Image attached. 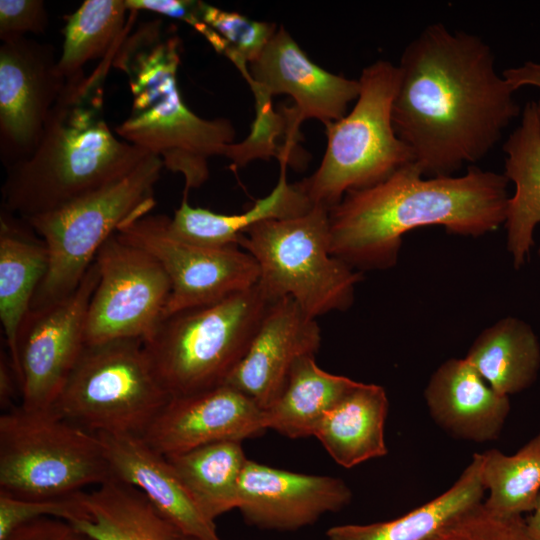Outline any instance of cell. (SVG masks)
Listing matches in <instances>:
<instances>
[{
	"label": "cell",
	"mask_w": 540,
	"mask_h": 540,
	"mask_svg": "<svg viewBox=\"0 0 540 540\" xmlns=\"http://www.w3.org/2000/svg\"><path fill=\"white\" fill-rule=\"evenodd\" d=\"M360 93L349 114L327 123V146L317 170L299 181L314 205L330 209L344 195L390 176L413 156L397 136L392 108L399 68L377 60L358 79Z\"/></svg>",
	"instance_id": "cell-7"
},
{
	"label": "cell",
	"mask_w": 540,
	"mask_h": 540,
	"mask_svg": "<svg viewBox=\"0 0 540 540\" xmlns=\"http://www.w3.org/2000/svg\"><path fill=\"white\" fill-rule=\"evenodd\" d=\"M200 16L226 42L225 56L244 78H249L248 66L258 58L277 31L274 23L257 21L234 11H225L199 1Z\"/></svg>",
	"instance_id": "cell-32"
},
{
	"label": "cell",
	"mask_w": 540,
	"mask_h": 540,
	"mask_svg": "<svg viewBox=\"0 0 540 540\" xmlns=\"http://www.w3.org/2000/svg\"><path fill=\"white\" fill-rule=\"evenodd\" d=\"M94 263L99 279L87 309L85 343L148 339L163 319L171 293L160 262L114 233Z\"/></svg>",
	"instance_id": "cell-11"
},
{
	"label": "cell",
	"mask_w": 540,
	"mask_h": 540,
	"mask_svg": "<svg viewBox=\"0 0 540 540\" xmlns=\"http://www.w3.org/2000/svg\"><path fill=\"white\" fill-rule=\"evenodd\" d=\"M269 304L256 284L164 317L143 345L169 396L224 384L244 356Z\"/></svg>",
	"instance_id": "cell-5"
},
{
	"label": "cell",
	"mask_w": 540,
	"mask_h": 540,
	"mask_svg": "<svg viewBox=\"0 0 540 540\" xmlns=\"http://www.w3.org/2000/svg\"><path fill=\"white\" fill-rule=\"evenodd\" d=\"M6 540H95L70 521L41 517L14 530Z\"/></svg>",
	"instance_id": "cell-38"
},
{
	"label": "cell",
	"mask_w": 540,
	"mask_h": 540,
	"mask_svg": "<svg viewBox=\"0 0 540 540\" xmlns=\"http://www.w3.org/2000/svg\"><path fill=\"white\" fill-rule=\"evenodd\" d=\"M431 418L453 437L496 440L510 412L508 396L496 392L465 358H450L431 375L424 390Z\"/></svg>",
	"instance_id": "cell-20"
},
{
	"label": "cell",
	"mask_w": 540,
	"mask_h": 540,
	"mask_svg": "<svg viewBox=\"0 0 540 540\" xmlns=\"http://www.w3.org/2000/svg\"><path fill=\"white\" fill-rule=\"evenodd\" d=\"M359 382L321 369L315 355L293 364L283 390L264 411L266 429L292 439L314 436L321 422Z\"/></svg>",
	"instance_id": "cell-27"
},
{
	"label": "cell",
	"mask_w": 540,
	"mask_h": 540,
	"mask_svg": "<svg viewBox=\"0 0 540 540\" xmlns=\"http://www.w3.org/2000/svg\"><path fill=\"white\" fill-rule=\"evenodd\" d=\"M529 534L535 540H540V495L535 509L531 512L528 519L525 520Z\"/></svg>",
	"instance_id": "cell-41"
},
{
	"label": "cell",
	"mask_w": 540,
	"mask_h": 540,
	"mask_svg": "<svg viewBox=\"0 0 540 540\" xmlns=\"http://www.w3.org/2000/svg\"><path fill=\"white\" fill-rule=\"evenodd\" d=\"M120 42L90 74L67 79L32 155L7 168L2 210L22 219L52 211L120 179L150 154L105 120L104 85Z\"/></svg>",
	"instance_id": "cell-3"
},
{
	"label": "cell",
	"mask_w": 540,
	"mask_h": 540,
	"mask_svg": "<svg viewBox=\"0 0 540 540\" xmlns=\"http://www.w3.org/2000/svg\"><path fill=\"white\" fill-rule=\"evenodd\" d=\"M248 71L247 82L254 96L271 99L287 94L293 98V109L283 110L296 130L306 119H317L324 125L341 119L360 93L358 80L315 64L282 26Z\"/></svg>",
	"instance_id": "cell-15"
},
{
	"label": "cell",
	"mask_w": 540,
	"mask_h": 540,
	"mask_svg": "<svg viewBox=\"0 0 540 540\" xmlns=\"http://www.w3.org/2000/svg\"><path fill=\"white\" fill-rule=\"evenodd\" d=\"M423 175L414 161L369 187L347 192L329 209L330 252L354 269H388L407 232L441 225L479 237L504 224L508 179L468 166L461 176Z\"/></svg>",
	"instance_id": "cell-2"
},
{
	"label": "cell",
	"mask_w": 540,
	"mask_h": 540,
	"mask_svg": "<svg viewBox=\"0 0 540 540\" xmlns=\"http://www.w3.org/2000/svg\"><path fill=\"white\" fill-rule=\"evenodd\" d=\"M502 75L514 91L524 86L540 88V62L526 61L520 66L505 69Z\"/></svg>",
	"instance_id": "cell-40"
},
{
	"label": "cell",
	"mask_w": 540,
	"mask_h": 540,
	"mask_svg": "<svg viewBox=\"0 0 540 540\" xmlns=\"http://www.w3.org/2000/svg\"><path fill=\"white\" fill-rule=\"evenodd\" d=\"M182 540H193V539L187 538V537H184V536H183V537H182Z\"/></svg>",
	"instance_id": "cell-43"
},
{
	"label": "cell",
	"mask_w": 540,
	"mask_h": 540,
	"mask_svg": "<svg viewBox=\"0 0 540 540\" xmlns=\"http://www.w3.org/2000/svg\"><path fill=\"white\" fill-rule=\"evenodd\" d=\"M170 28L161 19L143 22L120 42L112 67L126 76L132 105L115 133L181 174L188 196L208 180L209 159L234 143L235 129L226 118L198 116L183 101L177 83L181 39Z\"/></svg>",
	"instance_id": "cell-4"
},
{
	"label": "cell",
	"mask_w": 540,
	"mask_h": 540,
	"mask_svg": "<svg viewBox=\"0 0 540 540\" xmlns=\"http://www.w3.org/2000/svg\"><path fill=\"white\" fill-rule=\"evenodd\" d=\"M481 457L484 506L502 517L531 513L540 495V431L513 455L491 449Z\"/></svg>",
	"instance_id": "cell-31"
},
{
	"label": "cell",
	"mask_w": 540,
	"mask_h": 540,
	"mask_svg": "<svg viewBox=\"0 0 540 540\" xmlns=\"http://www.w3.org/2000/svg\"><path fill=\"white\" fill-rule=\"evenodd\" d=\"M320 344L321 330L316 318L292 297L272 301L244 356L224 384L265 411L280 395L295 361L315 355Z\"/></svg>",
	"instance_id": "cell-18"
},
{
	"label": "cell",
	"mask_w": 540,
	"mask_h": 540,
	"mask_svg": "<svg viewBox=\"0 0 540 540\" xmlns=\"http://www.w3.org/2000/svg\"><path fill=\"white\" fill-rule=\"evenodd\" d=\"M398 68L393 126L426 177L452 176L484 158L520 113L477 35L430 24L405 47Z\"/></svg>",
	"instance_id": "cell-1"
},
{
	"label": "cell",
	"mask_w": 540,
	"mask_h": 540,
	"mask_svg": "<svg viewBox=\"0 0 540 540\" xmlns=\"http://www.w3.org/2000/svg\"><path fill=\"white\" fill-rule=\"evenodd\" d=\"M168 218L148 213L116 231L152 254L168 275L171 293L164 317L219 301L257 284L259 267L250 253L239 246L213 248L178 240L167 230Z\"/></svg>",
	"instance_id": "cell-12"
},
{
	"label": "cell",
	"mask_w": 540,
	"mask_h": 540,
	"mask_svg": "<svg viewBox=\"0 0 540 540\" xmlns=\"http://www.w3.org/2000/svg\"><path fill=\"white\" fill-rule=\"evenodd\" d=\"M125 3L129 11H149L185 22L199 32L216 52L225 55L226 42L215 30L203 22L199 13V1L125 0Z\"/></svg>",
	"instance_id": "cell-36"
},
{
	"label": "cell",
	"mask_w": 540,
	"mask_h": 540,
	"mask_svg": "<svg viewBox=\"0 0 540 540\" xmlns=\"http://www.w3.org/2000/svg\"><path fill=\"white\" fill-rule=\"evenodd\" d=\"M503 151V174L515 185L504 222L507 249L519 269L529 259L534 229L540 223V121L535 101L525 104L520 125L507 138Z\"/></svg>",
	"instance_id": "cell-23"
},
{
	"label": "cell",
	"mask_w": 540,
	"mask_h": 540,
	"mask_svg": "<svg viewBox=\"0 0 540 540\" xmlns=\"http://www.w3.org/2000/svg\"><path fill=\"white\" fill-rule=\"evenodd\" d=\"M256 116L248 137L239 143H232L225 149L224 155L238 168L257 158L278 157L280 163L291 162V153L277 145L276 139L284 132L288 136V124L285 114H278L271 99L255 96ZM289 138V136H288Z\"/></svg>",
	"instance_id": "cell-33"
},
{
	"label": "cell",
	"mask_w": 540,
	"mask_h": 540,
	"mask_svg": "<svg viewBox=\"0 0 540 540\" xmlns=\"http://www.w3.org/2000/svg\"><path fill=\"white\" fill-rule=\"evenodd\" d=\"M96 435L113 477L143 492L182 536L193 540H221L214 521L202 513L164 455L142 437Z\"/></svg>",
	"instance_id": "cell-19"
},
{
	"label": "cell",
	"mask_w": 540,
	"mask_h": 540,
	"mask_svg": "<svg viewBox=\"0 0 540 540\" xmlns=\"http://www.w3.org/2000/svg\"><path fill=\"white\" fill-rule=\"evenodd\" d=\"M277 185L265 197L258 199L241 214H222L192 207L186 196L172 218L167 230L171 236L186 243L221 248L238 246L241 236L252 227L267 220L289 219L307 213L314 204L300 183H289L287 164L280 163Z\"/></svg>",
	"instance_id": "cell-22"
},
{
	"label": "cell",
	"mask_w": 540,
	"mask_h": 540,
	"mask_svg": "<svg viewBox=\"0 0 540 540\" xmlns=\"http://www.w3.org/2000/svg\"><path fill=\"white\" fill-rule=\"evenodd\" d=\"M20 397V386L12 367L9 355L3 354L0 357V406L4 412L14 408V400Z\"/></svg>",
	"instance_id": "cell-39"
},
{
	"label": "cell",
	"mask_w": 540,
	"mask_h": 540,
	"mask_svg": "<svg viewBox=\"0 0 540 540\" xmlns=\"http://www.w3.org/2000/svg\"><path fill=\"white\" fill-rule=\"evenodd\" d=\"M138 12L125 0H86L67 18L58 66L66 79L91 60L105 58L132 30Z\"/></svg>",
	"instance_id": "cell-30"
},
{
	"label": "cell",
	"mask_w": 540,
	"mask_h": 540,
	"mask_svg": "<svg viewBox=\"0 0 540 540\" xmlns=\"http://www.w3.org/2000/svg\"><path fill=\"white\" fill-rule=\"evenodd\" d=\"M171 397L143 341L86 344L51 409L94 434L142 437Z\"/></svg>",
	"instance_id": "cell-10"
},
{
	"label": "cell",
	"mask_w": 540,
	"mask_h": 540,
	"mask_svg": "<svg viewBox=\"0 0 540 540\" xmlns=\"http://www.w3.org/2000/svg\"><path fill=\"white\" fill-rule=\"evenodd\" d=\"M352 492L341 479L273 468L247 460L239 482L237 509L262 529L295 530L327 512L346 507Z\"/></svg>",
	"instance_id": "cell-17"
},
{
	"label": "cell",
	"mask_w": 540,
	"mask_h": 540,
	"mask_svg": "<svg viewBox=\"0 0 540 540\" xmlns=\"http://www.w3.org/2000/svg\"><path fill=\"white\" fill-rule=\"evenodd\" d=\"M385 389L359 382L321 422L315 437L340 466L351 468L387 454Z\"/></svg>",
	"instance_id": "cell-25"
},
{
	"label": "cell",
	"mask_w": 540,
	"mask_h": 540,
	"mask_svg": "<svg viewBox=\"0 0 540 540\" xmlns=\"http://www.w3.org/2000/svg\"><path fill=\"white\" fill-rule=\"evenodd\" d=\"M202 513L211 521L237 508L247 458L239 441H222L165 456Z\"/></svg>",
	"instance_id": "cell-29"
},
{
	"label": "cell",
	"mask_w": 540,
	"mask_h": 540,
	"mask_svg": "<svg viewBox=\"0 0 540 540\" xmlns=\"http://www.w3.org/2000/svg\"><path fill=\"white\" fill-rule=\"evenodd\" d=\"M48 14L42 0H0L1 41L25 36L27 33H44Z\"/></svg>",
	"instance_id": "cell-37"
},
{
	"label": "cell",
	"mask_w": 540,
	"mask_h": 540,
	"mask_svg": "<svg viewBox=\"0 0 540 540\" xmlns=\"http://www.w3.org/2000/svg\"><path fill=\"white\" fill-rule=\"evenodd\" d=\"M48 269L49 253L42 238L24 219L1 210L0 321L17 380L19 330Z\"/></svg>",
	"instance_id": "cell-21"
},
{
	"label": "cell",
	"mask_w": 540,
	"mask_h": 540,
	"mask_svg": "<svg viewBox=\"0 0 540 540\" xmlns=\"http://www.w3.org/2000/svg\"><path fill=\"white\" fill-rule=\"evenodd\" d=\"M163 168L161 158L150 153L120 179L57 209L24 219L49 253V269L31 308L72 294L108 238L126 222L150 213Z\"/></svg>",
	"instance_id": "cell-6"
},
{
	"label": "cell",
	"mask_w": 540,
	"mask_h": 540,
	"mask_svg": "<svg viewBox=\"0 0 540 540\" xmlns=\"http://www.w3.org/2000/svg\"><path fill=\"white\" fill-rule=\"evenodd\" d=\"M465 359L496 392L509 397L536 381L540 342L528 323L509 316L483 330Z\"/></svg>",
	"instance_id": "cell-28"
},
{
	"label": "cell",
	"mask_w": 540,
	"mask_h": 540,
	"mask_svg": "<svg viewBox=\"0 0 540 540\" xmlns=\"http://www.w3.org/2000/svg\"><path fill=\"white\" fill-rule=\"evenodd\" d=\"M266 430L265 414L237 389L222 384L171 397L142 438L164 456L200 446L239 441Z\"/></svg>",
	"instance_id": "cell-16"
},
{
	"label": "cell",
	"mask_w": 540,
	"mask_h": 540,
	"mask_svg": "<svg viewBox=\"0 0 540 540\" xmlns=\"http://www.w3.org/2000/svg\"><path fill=\"white\" fill-rule=\"evenodd\" d=\"M78 498L86 517L70 522L95 540H182L143 492L117 478Z\"/></svg>",
	"instance_id": "cell-24"
},
{
	"label": "cell",
	"mask_w": 540,
	"mask_h": 540,
	"mask_svg": "<svg viewBox=\"0 0 540 540\" xmlns=\"http://www.w3.org/2000/svg\"><path fill=\"white\" fill-rule=\"evenodd\" d=\"M112 478L97 435L53 409L17 405L0 416V491L56 499Z\"/></svg>",
	"instance_id": "cell-8"
},
{
	"label": "cell",
	"mask_w": 540,
	"mask_h": 540,
	"mask_svg": "<svg viewBox=\"0 0 540 540\" xmlns=\"http://www.w3.org/2000/svg\"><path fill=\"white\" fill-rule=\"evenodd\" d=\"M41 517H57L74 521L86 517L78 493L56 499H26L0 491V540L21 525Z\"/></svg>",
	"instance_id": "cell-35"
},
{
	"label": "cell",
	"mask_w": 540,
	"mask_h": 540,
	"mask_svg": "<svg viewBox=\"0 0 540 540\" xmlns=\"http://www.w3.org/2000/svg\"><path fill=\"white\" fill-rule=\"evenodd\" d=\"M67 79L49 43L26 36L0 46V156L6 169L29 158Z\"/></svg>",
	"instance_id": "cell-14"
},
{
	"label": "cell",
	"mask_w": 540,
	"mask_h": 540,
	"mask_svg": "<svg viewBox=\"0 0 540 540\" xmlns=\"http://www.w3.org/2000/svg\"><path fill=\"white\" fill-rule=\"evenodd\" d=\"M429 540H535L522 517H502L480 504Z\"/></svg>",
	"instance_id": "cell-34"
},
{
	"label": "cell",
	"mask_w": 540,
	"mask_h": 540,
	"mask_svg": "<svg viewBox=\"0 0 540 540\" xmlns=\"http://www.w3.org/2000/svg\"><path fill=\"white\" fill-rule=\"evenodd\" d=\"M98 279L93 262L72 294L26 315L17 343L22 407L53 406L86 345L87 309Z\"/></svg>",
	"instance_id": "cell-13"
},
{
	"label": "cell",
	"mask_w": 540,
	"mask_h": 540,
	"mask_svg": "<svg viewBox=\"0 0 540 540\" xmlns=\"http://www.w3.org/2000/svg\"><path fill=\"white\" fill-rule=\"evenodd\" d=\"M238 246L256 260L257 286L270 302L292 297L314 318L352 305L362 274L331 254L327 207L259 223Z\"/></svg>",
	"instance_id": "cell-9"
},
{
	"label": "cell",
	"mask_w": 540,
	"mask_h": 540,
	"mask_svg": "<svg viewBox=\"0 0 540 540\" xmlns=\"http://www.w3.org/2000/svg\"><path fill=\"white\" fill-rule=\"evenodd\" d=\"M481 453H475L456 482L424 505L389 521L331 527L329 540H429L445 526L482 504L485 488Z\"/></svg>",
	"instance_id": "cell-26"
},
{
	"label": "cell",
	"mask_w": 540,
	"mask_h": 540,
	"mask_svg": "<svg viewBox=\"0 0 540 540\" xmlns=\"http://www.w3.org/2000/svg\"><path fill=\"white\" fill-rule=\"evenodd\" d=\"M536 103V109H537V113H538V118H539V121H540V99L538 101H535Z\"/></svg>",
	"instance_id": "cell-42"
}]
</instances>
